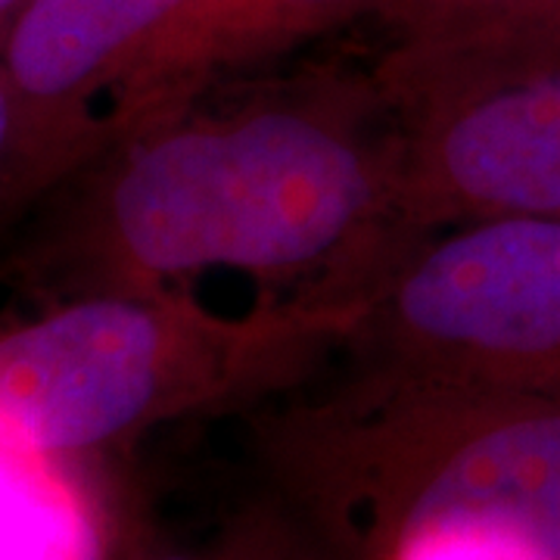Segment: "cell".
<instances>
[{
    "label": "cell",
    "instance_id": "6da1fadb",
    "mask_svg": "<svg viewBox=\"0 0 560 560\" xmlns=\"http://www.w3.org/2000/svg\"><path fill=\"white\" fill-rule=\"evenodd\" d=\"M200 101L88 160L54 246L79 296L190 290L209 275L278 296L377 293L420 237L399 212L401 125L368 69Z\"/></svg>",
    "mask_w": 560,
    "mask_h": 560
},
{
    "label": "cell",
    "instance_id": "7a4b0ae2",
    "mask_svg": "<svg viewBox=\"0 0 560 560\" xmlns=\"http://www.w3.org/2000/svg\"><path fill=\"white\" fill-rule=\"evenodd\" d=\"M374 293H84L0 334V452L79 455L190 411L290 393L346 355Z\"/></svg>",
    "mask_w": 560,
    "mask_h": 560
},
{
    "label": "cell",
    "instance_id": "3957f363",
    "mask_svg": "<svg viewBox=\"0 0 560 560\" xmlns=\"http://www.w3.org/2000/svg\"><path fill=\"white\" fill-rule=\"evenodd\" d=\"M352 361L275 420L318 495L405 551L560 560V399Z\"/></svg>",
    "mask_w": 560,
    "mask_h": 560
},
{
    "label": "cell",
    "instance_id": "277c9868",
    "mask_svg": "<svg viewBox=\"0 0 560 560\" xmlns=\"http://www.w3.org/2000/svg\"><path fill=\"white\" fill-rule=\"evenodd\" d=\"M346 359L560 399V219L420 237L377 287Z\"/></svg>",
    "mask_w": 560,
    "mask_h": 560
},
{
    "label": "cell",
    "instance_id": "5b68a950",
    "mask_svg": "<svg viewBox=\"0 0 560 560\" xmlns=\"http://www.w3.org/2000/svg\"><path fill=\"white\" fill-rule=\"evenodd\" d=\"M187 0H22L3 50L16 106L7 178L44 187L125 131L140 69Z\"/></svg>",
    "mask_w": 560,
    "mask_h": 560
},
{
    "label": "cell",
    "instance_id": "8992f818",
    "mask_svg": "<svg viewBox=\"0 0 560 560\" xmlns=\"http://www.w3.org/2000/svg\"><path fill=\"white\" fill-rule=\"evenodd\" d=\"M415 237L480 219H560V60L401 128Z\"/></svg>",
    "mask_w": 560,
    "mask_h": 560
},
{
    "label": "cell",
    "instance_id": "52a82bcc",
    "mask_svg": "<svg viewBox=\"0 0 560 560\" xmlns=\"http://www.w3.org/2000/svg\"><path fill=\"white\" fill-rule=\"evenodd\" d=\"M368 66L401 128L560 60V0H368Z\"/></svg>",
    "mask_w": 560,
    "mask_h": 560
},
{
    "label": "cell",
    "instance_id": "ba28073f",
    "mask_svg": "<svg viewBox=\"0 0 560 560\" xmlns=\"http://www.w3.org/2000/svg\"><path fill=\"white\" fill-rule=\"evenodd\" d=\"M368 0H187L140 69L128 121L206 97L221 79L361 22Z\"/></svg>",
    "mask_w": 560,
    "mask_h": 560
},
{
    "label": "cell",
    "instance_id": "9c48e42d",
    "mask_svg": "<svg viewBox=\"0 0 560 560\" xmlns=\"http://www.w3.org/2000/svg\"><path fill=\"white\" fill-rule=\"evenodd\" d=\"M13 150H16V106L0 66V168H10Z\"/></svg>",
    "mask_w": 560,
    "mask_h": 560
},
{
    "label": "cell",
    "instance_id": "30bf717a",
    "mask_svg": "<svg viewBox=\"0 0 560 560\" xmlns=\"http://www.w3.org/2000/svg\"><path fill=\"white\" fill-rule=\"evenodd\" d=\"M22 7V0H0V13H16Z\"/></svg>",
    "mask_w": 560,
    "mask_h": 560
},
{
    "label": "cell",
    "instance_id": "8fae6325",
    "mask_svg": "<svg viewBox=\"0 0 560 560\" xmlns=\"http://www.w3.org/2000/svg\"><path fill=\"white\" fill-rule=\"evenodd\" d=\"M3 560H25V558H22L20 551H16V555H10V558H3ZM35 560H50V558H47V555H40V558H35Z\"/></svg>",
    "mask_w": 560,
    "mask_h": 560
},
{
    "label": "cell",
    "instance_id": "7c38bea8",
    "mask_svg": "<svg viewBox=\"0 0 560 560\" xmlns=\"http://www.w3.org/2000/svg\"><path fill=\"white\" fill-rule=\"evenodd\" d=\"M160 560H194V558H187V555H168V558H160Z\"/></svg>",
    "mask_w": 560,
    "mask_h": 560
}]
</instances>
